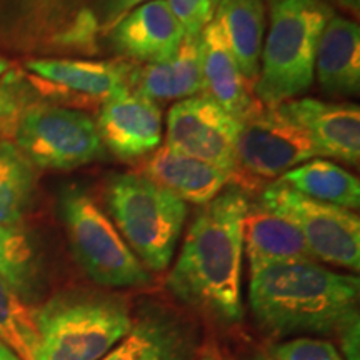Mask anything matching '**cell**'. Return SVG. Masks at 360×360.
Returning a JSON list of instances; mask_svg holds the SVG:
<instances>
[{
  "instance_id": "cell-1",
  "label": "cell",
  "mask_w": 360,
  "mask_h": 360,
  "mask_svg": "<svg viewBox=\"0 0 360 360\" xmlns=\"http://www.w3.org/2000/svg\"><path fill=\"white\" fill-rule=\"evenodd\" d=\"M247 205L245 191L231 187L202 207L167 281L177 299L222 322L244 317L242 220Z\"/></svg>"
},
{
  "instance_id": "cell-2",
  "label": "cell",
  "mask_w": 360,
  "mask_h": 360,
  "mask_svg": "<svg viewBox=\"0 0 360 360\" xmlns=\"http://www.w3.org/2000/svg\"><path fill=\"white\" fill-rule=\"evenodd\" d=\"M360 281L315 262L269 264L250 270V309L276 337L337 335L359 317Z\"/></svg>"
},
{
  "instance_id": "cell-3",
  "label": "cell",
  "mask_w": 360,
  "mask_h": 360,
  "mask_svg": "<svg viewBox=\"0 0 360 360\" xmlns=\"http://www.w3.org/2000/svg\"><path fill=\"white\" fill-rule=\"evenodd\" d=\"M335 13L326 0H281L270 13V32L252 92L276 107L307 92L314 82L319 39Z\"/></svg>"
},
{
  "instance_id": "cell-4",
  "label": "cell",
  "mask_w": 360,
  "mask_h": 360,
  "mask_svg": "<svg viewBox=\"0 0 360 360\" xmlns=\"http://www.w3.org/2000/svg\"><path fill=\"white\" fill-rule=\"evenodd\" d=\"M134 319L115 295L69 292L37 310L34 360H101L129 334Z\"/></svg>"
},
{
  "instance_id": "cell-5",
  "label": "cell",
  "mask_w": 360,
  "mask_h": 360,
  "mask_svg": "<svg viewBox=\"0 0 360 360\" xmlns=\"http://www.w3.org/2000/svg\"><path fill=\"white\" fill-rule=\"evenodd\" d=\"M105 193L130 250L150 270L164 272L186 222V202L141 174L112 175Z\"/></svg>"
},
{
  "instance_id": "cell-6",
  "label": "cell",
  "mask_w": 360,
  "mask_h": 360,
  "mask_svg": "<svg viewBox=\"0 0 360 360\" xmlns=\"http://www.w3.org/2000/svg\"><path fill=\"white\" fill-rule=\"evenodd\" d=\"M60 214L72 254L94 282L103 287L150 282L147 269L89 193L75 188L62 193Z\"/></svg>"
},
{
  "instance_id": "cell-7",
  "label": "cell",
  "mask_w": 360,
  "mask_h": 360,
  "mask_svg": "<svg viewBox=\"0 0 360 360\" xmlns=\"http://www.w3.org/2000/svg\"><path fill=\"white\" fill-rule=\"evenodd\" d=\"M15 146L35 167L72 170L102 155L97 125L84 112L32 103L17 122Z\"/></svg>"
},
{
  "instance_id": "cell-8",
  "label": "cell",
  "mask_w": 360,
  "mask_h": 360,
  "mask_svg": "<svg viewBox=\"0 0 360 360\" xmlns=\"http://www.w3.org/2000/svg\"><path fill=\"white\" fill-rule=\"evenodd\" d=\"M259 202L302 232L314 259L359 272L360 220L352 210L310 199L282 180L269 184Z\"/></svg>"
},
{
  "instance_id": "cell-9",
  "label": "cell",
  "mask_w": 360,
  "mask_h": 360,
  "mask_svg": "<svg viewBox=\"0 0 360 360\" xmlns=\"http://www.w3.org/2000/svg\"><path fill=\"white\" fill-rule=\"evenodd\" d=\"M317 157H322V152L302 127L282 114L278 105L264 107L242 124L237 141L236 184L272 180Z\"/></svg>"
},
{
  "instance_id": "cell-10",
  "label": "cell",
  "mask_w": 360,
  "mask_h": 360,
  "mask_svg": "<svg viewBox=\"0 0 360 360\" xmlns=\"http://www.w3.org/2000/svg\"><path fill=\"white\" fill-rule=\"evenodd\" d=\"M242 122L207 94L179 101L167 115V146L222 170L236 182Z\"/></svg>"
},
{
  "instance_id": "cell-11",
  "label": "cell",
  "mask_w": 360,
  "mask_h": 360,
  "mask_svg": "<svg viewBox=\"0 0 360 360\" xmlns=\"http://www.w3.org/2000/svg\"><path fill=\"white\" fill-rule=\"evenodd\" d=\"M25 69L53 97L72 102L101 103L132 92L134 65L124 62L75 60V58H32Z\"/></svg>"
},
{
  "instance_id": "cell-12",
  "label": "cell",
  "mask_w": 360,
  "mask_h": 360,
  "mask_svg": "<svg viewBox=\"0 0 360 360\" xmlns=\"http://www.w3.org/2000/svg\"><path fill=\"white\" fill-rule=\"evenodd\" d=\"M107 35L117 53L146 65L167 62L186 37L167 0L142 4L129 12Z\"/></svg>"
},
{
  "instance_id": "cell-13",
  "label": "cell",
  "mask_w": 360,
  "mask_h": 360,
  "mask_svg": "<svg viewBox=\"0 0 360 360\" xmlns=\"http://www.w3.org/2000/svg\"><path fill=\"white\" fill-rule=\"evenodd\" d=\"M96 125L102 143L124 160L150 154L162 141L160 107L135 92L103 103Z\"/></svg>"
},
{
  "instance_id": "cell-14",
  "label": "cell",
  "mask_w": 360,
  "mask_h": 360,
  "mask_svg": "<svg viewBox=\"0 0 360 360\" xmlns=\"http://www.w3.org/2000/svg\"><path fill=\"white\" fill-rule=\"evenodd\" d=\"M282 114L302 127L322 152L345 164L360 159V109L354 103H330L317 98H294L278 105Z\"/></svg>"
},
{
  "instance_id": "cell-15",
  "label": "cell",
  "mask_w": 360,
  "mask_h": 360,
  "mask_svg": "<svg viewBox=\"0 0 360 360\" xmlns=\"http://www.w3.org/2000/svg\"><path fill=\"white\" fill-rule=\"evenodd\" d=\"M199 39L204 92L225 112L236 117L238 122H247L257 115L264 105L255 98L250 84L238 69L236 57L225 42L217 22L210 20L200 32Z\"/></svg>"
},
{
  "instance_id": "cell-16",
  "label": "cell",
  "mask_w": 360,
  "mask_h": 360,
  "mask_svg": "<svg viewBox=\"0 0 360 360\" xmlns=\"http://www.w3.org/2000/svg\"><path fill=\"white\" fill-rule=\"evenodd\" d=\"M195 339L192 328L164 310H148L101 360H192Z\"/></svg>"
},
{
  "instance_id": "cell-17",
  "label": "cell",
  "mask_w": 360,
  "mask_h": 360,
  "mask_svg": "<svg viewBox=\"0 0 360 360\" xmlns=\"http://www.w3.org/2000/svg\"><path fill=\"white\" fill-rule=\"evenodd\" d=\"M242 238L250 270L269 264L314 262L302 232L290 220L265 209L260 202H249L247 205Z\"/></svg>"
},
{
  "instance_id": "cell-18",
  "label": "cell",
  "mask_w": 360,
  "mask_h": 360,
  "mask_svg": "<svg viewBox=\"0 0 360 360\" xmlns=\"http://www.w3.org/2000/svg\"><path fill=\"white\" fill-rule=\"evenodd\" d=\"M180 200L205 205L222 192L231 177L214 165L174 150L167 143L148 157L143 174Z\"/></svg>"
},
{
  "instance_id": "cell-19",
  "label": "cell",
  "mask_w": 360,
  "mask_h": 360,
  "mask_svg": "<svg viewBox=\"0 0 360 360\" xmlns=\"http://www.w3.org/2000/svg\"><path fill=\"white\" fill-rule=\"evenodd\" d=\"M315 70L322 90L334 97H354L360 89V27L334 15L319 39Z\"/></svg>"
},
{
  "instance_id": "cell-20",
  "label": "cell",
  "mask_w": 360,
  "mask_h": 360,
  "mask_svg": "<svg viewBox=\"0 0 360 360\" xmlns=\"http://www.w3.org/2000/svg\"><path fill=\"white\" fill-rule=\"evenodd\" d=\"M130 89L152 102L184 101L204 92L199 37H184L172 58L162 64L134 67Z\"/></svg>"
},
{
  "instance_id": "cell-21",
  "label": "cell",
  "mask_w": 360,
  "mask_h": 360,
  "mask_svg": "<svg viewBox=\"0 0 360 360\" xmlns=\"http://www.w3.org/2000/svg\"><path fill=\"white\" fill-rule=\"evenodd\" d=\"M87 0H0V40H27L52 34L58 45L77 22Z\"/></svg>"
},
{
  "instance_id": "cell-22",
  "label": "cell",
  "mask_w": 360,
  "mask_h": 360,
  "mask_svg": "<svg viewBox=\"0 0 360 360\" xmlns=\"http://www.w3.org/2000/svg\"><path fill=\"white\" fill-rule=\"evenodd\" d=\"M212 19L222 30L244 79L254 87L264 47V0H222Z\"/></svg>"
},
{
  "instance_id": "cell-23",
  "label": "cell",
  "mask_w": 360,
  "mask_h": 360,
  "mask_svg": "<svg viewBox=\"0 0 360 360\" xmlns=\"http://www.w3.org/2000/svg\"><path fill=\"white\" fill-rule=\"evenodd\" d=\"M282 182L310 199L339 205L344 209H359V179L328 160L312 159L281 175Z\"/></svg>"
},
{
  "instance_id": "cell-24",
  "label": "cell",
  "mask_w": 360,
  "mask_h": 360,
  "mask_svg": "<svg viewBox=\"0 0 360 360\" xmlns=\"http://www.w3.org/2000/svg\"><path fill=\"white\" fill-rule=\"evenodd\" d=\"M37 179L19 147L0 139V224L19 227L34 204Z\"/></svg>"
},
{
  "instance_id": "cell-25",
  "label": "cell",
  "mask_w": 360,
  "mask_h": 360,
  "mask_svg": "<svg viewBox=\"0 0 360 360\" xmlns=\"http://www.w3.org/2000/svg\"><path fill=\"white\" fill-rule=\"evenodd\" d=\"M0 278L25 300L37 294L40 259L32 237L15 225L0 224Z\"/></svg>"
},
{
  "instance_id": "cell-26",
  "label": "cell",
  "mask_w": 360,
  "mask_h": 360,
  "mask_svg": "<svg viewBox=\"0 0 360 360\" xmlns=\"http://www.w3.org/2000/svg\"><path fill=\"white\" fill-rule=\"evenodd\" d=\"M0 342L20 360H34L39 345L37 310L0 278Z\"/></svg>"
},
{
  "instance_id": "cell-27",
  "label": "cell",
  "mask_w": 360,
  "mask_h": 360,
  "mask_svg": "<svg viewBox=\"0 0 360 360\" xmlns=\"http://www.w3.org/2000/svg\"><path fill=\"white\" fill-rule=\"evenodd\" d=\"M30 92L17 74L0 79V137H13L22 112L32 105Z\"/></svg>"
},
{
  "instance_id": "cell-28",
  "label": "cell",
  "mask_w": 360,
  "mask_h": 360,
  "mask_svg": "<svg viewBox=\"0 0 360 360\" xmlns=\"http://www.w3.org/2000/svg\"><path fill=\"white\" fill-rule=\"evenodd\" d=\"M269 355L276 360H345L334 344L312 337H297L274 344Z\"/></svg>"
},
{
  "instance_id": "cell-29",
  "label": "cell",
  "mask_w": 360,
  "mask_h": 360,
  "mask_svg": "<svg viewBox=\"0 0 360 360\" xmlns=\"http://www.w3.org/2000/svg\"><path fill=\"white\" fill-rule=\"evenodd\" d=\"M222 0H167L186 37H199Z\"/></svg>"
},
{
  "instance_id": "cell-30",
  "label": "cell",
  "mask_w": 360,
  "mask_h": 360,
  "mask_svg": "<svg viewBox=\"0 0 360 360\" xmlns=\"http://www.w3.org/2000/svg\"><path fill=\"white\" fill-rule=\"evenodd\" d=\"M146 2H150V0H94L90 11L96 19L98 34H109L129 12Z\"/></svg>"
},
{
  "instance_id": "cell-31",
  "label": "cell",
  "mask_w": 360,
  "mask_h": 360,
  "mask_svg": "<svg viewBox=\"0 0 360 360\" xmlns=\"http://www.w3.org/2000/svg\"><path fill=\"white\" fill-rule=\"evenodd\" d=\"M335 2L339 4V6H342V7H345V8H347V11L354 12L355 15H357V13H359L360 0H335Z\"/></svg>"
},
{
  "instance_id": "cell-32",
  "label": "cell",
  "mask_w": 360,
  "mask_h": 360,
  "mask_svg": "<svg viewBox=\"0 0 360 360\" xmlns=\"http://www.w3.org/2000/svg\"><path fill=\"white\" fill-rule=\"evenodd\" d=\"M0 360H20V359L17 357L15 352L8 349L4 342H0Z\"/></svg>"
},
{
  "instance_id": "cell-33",
  "label": "cell",
  "mask_w": 360,
  "mask_h": 360,
  "mask_svg": "<svg viewBox=\"0 0 360 360\" xmlns=\"http://www.w3.org/2000/svg\"><path fill=\"white\" fill-rule=\"evenodd\" d=\"M231 360H233V359H231ZM244 360H276V359L270 357L269 354H264V352H255V354L249 355V357H245Z\"/></svg>"
},
{
  "instance_id": "cell-34",
  "label": "cell",
  "mask_w": 360,
  "mask_h": 360,
  "mask_svg": "<svg viewBox=\"0 0 360 360\" xmlns=\"http://www.w3.org/2000/svg\"><path fill=\"white\" fill-rule=\"evenodd\" d=\"M8 69H11V62H8L6 57L0 56V75L6 74V72H8Z\"/></svg>"
},
{
  "instance_id": "cell-35",
  "label": "cell",
  "mask_w": 360,
  "mask_h": 360,
  "mask_svg": "<svg viewBox=\"0 0 360 360\" xmlns=\"http://www.w3.org/2000/svg\"><path fill=\"white\" fill-rule=\"evenodd\" d=\"M200 360H220V359H219L215 354H212V352H205V354L200 357Z\"/></svg>"
},
{
  "instance_id": "cell-36",
  "label": "cell",
  "mask_w": 360,
  "mask_h": 360,
  "mask_svg": "<svg viewBox=\"0 0 360 360\" xmlns=\"http://www.w3.org/2000/svg\"><path fill=\"white\" fill-rule=\"evenodd\" d=\"M281 2V0H267V4L270 6V8H272L274 6H276V4H278Z\"/></svg>"
}]
</instances>
